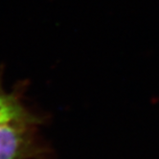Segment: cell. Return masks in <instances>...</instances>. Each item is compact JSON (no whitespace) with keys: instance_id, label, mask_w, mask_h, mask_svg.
<instances>
[{"instance_id":"cell-1","label":"cell","mask_w":159,"mask_h":159,"mask_svg":"<svg viewBox=\"0 0 159 159\" xmlns=\"http://www.w3.org/2000/svg\"><path fill=\"white\" fill-rule=\"evenodd\" d=\"M33 123L0 124V159H39L46 149L38 138Z\"/></svg>"},{"instance_id":"cell-2","label":"cell","mask_w":159,"mask_h":159,"mask_svg":"<svg viewBox=\"0 0 159 159\" xmlns=\"http://www.w3.org/2000/svg\"><path fill=\"white\" fill-rule=\"evenodd\" d=\"M15 122L39 124V118L33 114L24 105L21 99V93L16 90L11 92L6 91L0 77V124Z\"/></svg>"}]
</instances>
